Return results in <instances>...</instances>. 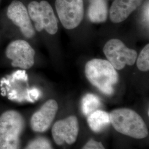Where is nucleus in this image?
Instances as JSON below:
<instances>
[{"label":"nucleus","instance_id":"nucleus-1","mask_svg":"<svg viewBox=\"0 0 149 149\" xmlns=\"http://www.w3.org/2000/svg\"><path fill=\"white\" fill-rule=\"evenodd\" d=\"M85 74L92 85L103 93L111 95L114 92V86L118 81V72L111 63L106 60L93 59L85 65Z\"/></svg>","mask_w":149,"mask_h":149},{"label":"nucleus","instance_id":"nucleus-2","mask_svg":"<svg viewBox=\"0 0 149 149\" xmlns=\"http://www.w3.org/2000/svg\"><path fill=\"white\" fill-rule=\"evenodd\" d=\"M112 126L118 132L136 139H143L149 135L143 119L135 111L129 108L116 109L109 114Z\"/></svg>","mask_w":149,"mask_h":149},{"label":"nucleus","instance_id":"nucleus-3","mask_svg":"<svg viewBox=\"0 0 149 149\" xmlns=\"http://www.w3.org/2000/svg\"><path fill=\"white\" fill-rule=\"evenodd\" d=\"M25 122L19 112L10 110L0 116V149H19Z\"/></svg>","mask_w":149,"mask_h":149},{"label":"nucleus","instance_id":"nucleus-4","mask_svg":"<svg viewBox=\"0 0 149 149\" xmlns=\"http://www.w3.org/2000/svg\"><path fill=\"white\" fill-rule=\"evenodd\" d=\"M28 12L37 31L41 32L45 29L51 35L58 32V19L52 7L47 1H32L28 5Z\"/></svg>","mask_w":149,"mask_h":149},{"label":"nucleus","instance_id":"nucleus-5","mask_svg":"<svg viewBox=\"0 0 149 149\" xmlns=\"http://www.w3.org/2000/svg\"><path fill=\"white\" fill-rule=\"evenodd\" d=\"M103 53L116 70H122L127 65H133L138 57L135 50L128 48L122 41L117 39L108 40L104 46Z\"/></svg>","mask_w":149,"mask_h":149},{"label":"nucleus","instance_id":"nucleus-6","mask_svg":"<svg viewBox=\"0 0 149 149\" xmlns=\"http://www.w3.org/2000/svg\"><path fill=\"white\" fill-rule=\"evenodd\" d=\"M55 8L62 25L67 29H74L82 21L83 0H56Z\"/></svg>","mask_w":149,"mask_h":149},{"label":"nucleus","instance_id":"nucleus-7","mask_svg":"<svg viewBox=\"0 0 149 149\" xmlns=\"http://www.w3.org/2000/svg\"><path fill=\"white\" fill-rule=\"evenodd\" d=\"M35 50L24 40L12 42L6 50V56L12 60V66L22 69H29L34 64Z\"/></svg>","mask_w":149,"mask_h":149},{"label":"nucleus","instance_id":"nucleus-8","mask_svg":"<svg viewBox=\"0 0 149 149\" xmlns=\"http://www.w3.org/2000/svg\"><path fill=\"white\" fill-rule=\"evenodd\" d=\"M79 132L78 119L74 116L57 121L52 129L53 138L58 145H61L64 143L69 145L74 144L77 140Z\"/></svg>","mask_w":149,"mask_h":149},{"label":"nucleus","instance_id":"nucleus-9","mask_svg":"<svg viewBox=\"0 0 149 149\" xmlns=\"http://www.w3.org/2000/svg\"><path fill=\"white\" fill-rule=\"evenodd\" d=\"M7 16L12 22L19 27L25 37L31 38L35 34L28 10L21 1L15 0L7 9Z\"/></svg>","mask_w":149,"mask_h":149},{"label":"nucleus","instance_id":"nucleus-10","mask_svg":"<svg viewBox=\"0 0 149 149\" xmlns=\"http://www.w3.org/2000/svg\"><path fill=\"white\" fill-rule=\"evenodd\" d=\"M58 103L49 100L33 114L31 119V127L35 132L43 133L50 127L58 111Z\"/></svg>","mask_w":149,"mask_h":149},{"label":"nucleus","instance_id":"nucleus-11","mask_svg":"<svg viewBox=\"0 0 149 149\" xmlns=\"http://www.w3.org/2000/svg\"><path fill=\"white\" fill-rule=\"evenodd\" d=\"M143 1L144 0H115L109 10L111 21L114 23L125 21Z\"/></svg>","mask_w":149,"mask_h":149},{"label":"nucleus","instance_id":"nucleus-12","mask_svg":"<svg viewBox=\"0 0 149 149\" xmlns=\"http://www.w3.org/2000/svg\"><path fill=\"white\" fill-rule=\"evenodd\" d=\"M108 13L107 0H90L88 17L91 22L102 23L106 21Z\"/></svg>","mask_w":149,"mask_h":149},{"label":"nucleus","instance_id":"nucleus-13","mask_svg":"<svg viewBox=\"0 0 149 149\" xmlns=\"http://www.w3.org/2000/svg\"><path fill=\"white\" fill-rule=\"evenodd\" d=\"M87 123L93 132H101L111 123L109 114L102 110H96L88 116Z\"/></svg>","mask_w":149,"mask_h":149},{"label":"nucleus","instance_id":"nucleus-14","mask_svg":"<svg viewBox=\"0 0 149 149\" xmlns=\"http://www.w3.org/2000/svg\"><path fill=\"white\" fill-rule=\"evenodd\" d=\"M101 101L97 96L88 93L86 95L81 102V108L84 114L89 116L92 113L98 110L101 106Z\"/></svg>","mask_w":149,"mask_h":149},{"label":"nucleus","instance_id":"nucleus-15","mask_svg":"<svg viewBox=\"0 0 149 149\" xmlns=\"http://www.w3.org/2000/svg\"><path fill=\"white\" fill-rule=\"evenodd\" d=\"M136 66L141 71L146 72L149 70V44L146 45L136 58Z\"/></svg>","mask_w":149,"mask_h":149},{"label":"nucleus","instance_id":"nucleus-16","mask_svg":"<svg viewBox=\"0 0 149 149\" xmlns=\"http://www.w3.org/2000/svg\"><path fill=\"white\" fill-rule=\"evenodd\" d=\"M24 149H54L48 139L39 137L31 141Z\"/></svg>","mask_w":149,"mask_h":149},{"label":"nucleus","instance_id":"nucleus-17","mask_svg":"<svg viewBox=\"0 0 149 149\" xmlns=\"http://www.w3.org/2000/svg\"><path fill=\"white\" fill-rule=\"evenodd\" d=\"M82 149H106L101 142L97 141L93 139L88 141Z\"/></svg>","mask_w":149,"mask_h":149},{"label":"nucleus","instance_id":"nucleus-18","mask_svg":"<svg viewBox=\"0 0 149 149\" xmlns=\"http://www.w3.org/2000/svg\"><path fill=\"white\" fill-rule=\"evenodd\" d=\"M149 1H148L147 2L145 3L144 6V9H143V16H144V19L146 23L149 24Z\"/></svg>","mask_w":149,"mask_h":149}]
</instances>
